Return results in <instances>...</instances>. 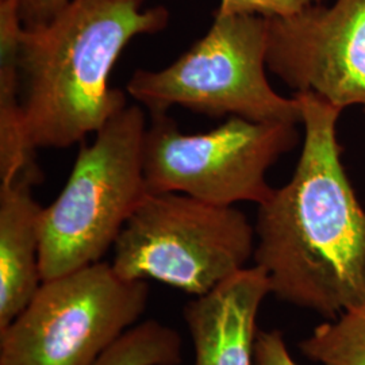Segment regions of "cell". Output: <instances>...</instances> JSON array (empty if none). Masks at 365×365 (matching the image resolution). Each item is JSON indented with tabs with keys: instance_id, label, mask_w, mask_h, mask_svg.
Instances as JSON below:
<instances>
[{
	"instance_id": "11",
	"label": "cell",
	"mask_w": 365,
	"mask_h": 365,
	"mask_svg": "<svg viewBox=\"0 0 365 365\" xmlns=\"http://www.w3.org/2000/svg\"><path fill=\"white\" fill-rule=\"evenodd\" d=\"M24 24L19 0H0V182L36 165L19 98L18 48Z\"/></svg>"
},
{
	"instance_id": "8",
	"label": "cell",
	"mask_w": 365,
	"mask_h": 365,
	"mask_svg": "<svg viewBox=\"0 0 365 365\" xmlns=\"http://www.w3.org/2000/svg\"><path fill=\"white\" fill-rule=\"evenodd\" d=\"M267 19V68L291 90L365 114V0Z\"/></svg>"
},
{
	"instance_id": "13",
	"label": "cell",
	"mask_w": 365,
	"mask_h": 365,
	"mask_svg": "<svg viewBox=\"0 0 365 365\" xmlns=\"http://www.w3.org/2000/svg\"><path fill=\"white\" fill-rule=\"evenodd\" d=\"M299 348L322 365H365V303L318 325Z\"/></svg>"
},
{
	"instance_id": "5",
	"label": "cell",
	"mask_w": 365,
	"mask_h": 365,
	"mask_svg": "<svg viewBox=\"0 0 365 365\" xmlns=\"http://www.w3.org/2000/svg\"><path fill=\"white\" fill-rule=\"evenodd\" d=\"M255 237L233 206L149 192L118 235L111 265L123 279H153L203 297L247 267Z\"/></svg>"
},
{
	"instance_id": "16",
	"label": "cell",
	"mask_w": 365,
	"mask_h": 365,
	"mask_svg": "<svg viewBox=\"0 0 365 365\" xmlns=\"http://www.w3.org/2000/svg\"><path fill=\"white\" fill-rule=\"evenodd\" d=\"M69 0H19V13L27 29L48 24L60 13Z\"/></svg>"
},
{
	"instance_id": "9",
	"label": "cell",
	"mask_w": 365,
	"mask_h": 365,
	"mask_svg": "<svg viewBox=\"0 0 365 365\" xmlns=\"http://www.w3.org/2000/svg\"><path fill=\"white\" fill-rule=\"evenodd\" d=\"M269 294L268 274L255 265L188 302L182 315L194 344V365H255L257 315Z\"/></svg>"
},
{
	"instance_id": "14",
	"label": "cell",
	"mask_w": 365,
	"mask_h": 365,
	"mask_svg": "<svg viewBox=\"0 0 365 365\" xmlns=\"http://www.w3.org/2000/svg\"><path fill=\"white\" fill-rule=\"evenodd\" d=\"M327 0H220L217 14H248L262 18H284Z\"/></svg>"
},
{
	"instance_id": "7",
	"label": "cell",
	"mask_w": 365,
	"mask_h": 365,
	"mask_svg": "<svg viewBox=\"0 0 365 365\" xmlns=\"http://www.w3.org/2000/svg\"><path fill=\"white\" fill-rule=\"evenodd\" d=\"M297 144L294 123L230 117L214 130L187 134L167 114H156L145 131V180L153 194L261 205L274 192L267 172Z\"/></svg>"
},
{
	"instance_id": "6",
	"label": "cell",
	"mask_w": 365,
	"mask_h": 365,
	"mask_svg": "<svg viewBox=\"0 0 365 365\" xmlns=\"http://www.w3.org/2000/svg\"><path fill=\"white\" fill-rule=\"evenodd\" d=\"M146 280L95 262L49 280L0 330V365H92L145 313Z\"/></svg>"
},
{
	"instance_id": "1",
	"label": "cell",
	"mask_w": 365,
	"mask_h": 365,
	"mask_svg": "<svg viewBox=\"0 0 365 365\" xmlns=\"http://www.w3.org/2000/svg\"><path fill=\"white\" fill-rule=\"evenodd\" d=\"M304 138L291 180L259 205L255 265L271 294L329 321L365 303V209L341 161L344 111L297 92Z\"/></svg>"
},
{
	"instance_id": "4",
	"label": "cell",
	"mask_w": 365,
	"mask_h": 365,
	"mask_svg": "<svg viewBox=\"0 0 365 365\" xmlns=\"http://www.w3.org/2000/svg\"><path fill=\"white\" fill-rule=\"evenodd\" d=\"M126 91L150 115L173 106L220 118L302 125L295 96L284 98L267 78V19L214 14L209 31L170 66L137 69Z\"/></svg>"
},
{
	"instance_id": "10",
	"label": "cell",
	"mask_w": 365,
	"mask_h": 365,
	"mask_svg": "<svg viewBox=\"0 0 365 365\" xmlns=\"http://www.w3.org/2000/svg\"><path fill=\"white\" fill-rule=\"evenodd\" d=\"M42 178L36 164L0 182V330L22 313L43 282L39 267L43 207L31 190Z\"/></svg>"
},
{
	"instance_id": "3",
	"label": "cell",
	"mask_w": 365,
	"mask_h": 365,
	"mask_svg": "<svg viewBox=\"0 0 365 365\" xmlns=\"http://www.w3.org/2000/svg\"><path fill=\"white\" fill-rule=\"evenodd\" d=\"M144 110L126 106L81 145L63 191L39 220L42 280L99 262L149 194Z\"/></svg>"
},
{
	"instance_id": "2",
	"label": "cell",
	"mask_w": 365,
	"mask_h": 365,
	"mask_svg": "<svg viewBox=\"0 0 365 365\" xmlns=\"http://www.w3.org/2000/svg\"><path fill=\"white\" fill-rule=\"evenodd\" d=\"M144 0H69L52 21L24 26L18 48L19 98L27 141L64 149L101 130L128 106L110 73L131 39L168 26L164 7Z\"/></svg>"
},
{
	"instance_id": "15",
	"label": "cell",
	"mask_w": 365,
	"mask_h": 365,
	"mask_svg": "<svg viewBox=\"0 0 365 365\" xmlns=\"http://www.w3.org/2000/svg\"><path fill=\"white\" fill-rule=\"evenodd\" d=\"M255 365H299L288 351L280 330H260L255 342Z\"/></svg>"
},
{
	"instance_id": "12",
	"label": "cell",
	"mask_w": 365,
	"mask_h": 365,
	"mask_svg": "<svg viewBox=\"0 0 365 365\" xmlns=\"http://www.w3.org/2000/svg\"><path fill=\"white\" fill-rule=\"evenodd\" d=\"M182 361L180 334L149 319L125 331L92 365H179Z\"/></svg>"
}]
</instances>
